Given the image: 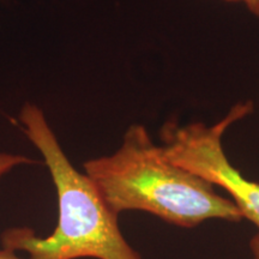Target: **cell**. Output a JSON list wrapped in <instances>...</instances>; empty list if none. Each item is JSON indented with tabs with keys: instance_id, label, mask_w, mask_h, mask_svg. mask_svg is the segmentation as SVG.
I'll return each mask as SVG.
<instances>
[{
	"instance_id": "6da1fadb",
	"label": "cell",
	"mask_w": 259,
	"mask_h": 259,
	"mask_svg": "<svg viewBox=\"0 0 259 259\" xmlns=\"http://www.w3.org/2000/svg\"><path fill=\"white\" fill-rule=\"evenodd\" d=\"M83 167L118 215L141 210L185 228L211 219H244L232 199L216 192L215 185L173 163L144 125L130 126L114 154L87 161Z\"/></svg>"
},
{
	"instance_id": "7a4b0ae2",
	"label": "cell",
	"mask_w": 259,
	"mask_h": 259,
	"mask_svg": "<svg viewBox=\"0 0 259 259\" xmlns=\"http://www.w3.org/2000/svg\"><path fill=\"white\" fill-rule=\"evenodd\" d=\"M19 121L50 170L59 218L53 233L44 238L25 227L6 229L3 248L25 252L30 259H142L122 236L118 213L107 205L92 179L72 166L40 107L25 103Z\"/></svg>"
},
{
	"instance_id": "3957f363",
	"label": "cell",
	"mask_w": 259,
	"mask_h": 259,
	"mask_svg": "<svg viewBox=\"0 0 259 259\" xmlns=\"http://www.w3.org/2000/svg\"><path fill=\"white\" fill-rule=\"evenodd\" d=\"M252 111L251 101L239 102L222 120L211 126L200 121L184 126L167 121L160 135L163 141L162 149L173 163L225 189L244 219H248L259 228V184L246 179L232 166L222 144L227 128ZM251 247L254 259H259V235L252 240Z\"/></svg>"
},
{
	"instance_id": "277c9868",
	"label": "cell",
	"mask_w": 259,
	"mask_h": 259,
	"mask_svg": "<svg viewBox=\"0 0 259 259\" xmlns=\"http://www.w3.org/2000/svg\"><path fill=\"white\" fill-rule=\"evenodd\" d=\"M32 160L25 157L23 155H15L9 153H0V178L4 177L6 173L12 170L14 168L23 164L32 163Z\"/></svg>"
},
{
	"instance_id": "5b68a950",
	"label": "cell",
	"mask_w": 259,
	"mask_h": 259,
	"mask_svg": "<svg viewBox=\"0 0 259 259\" xmlns=\"http://www.w3.org/2000/svg\"><path fill=\"white\" fill-rule=\"evenodd\" d=\"M245 5L252 14L259 17V0H245Z\"/></svg>"
},
{
	"instance_id": "8992f818",
	"label": "cell",
	"mask_w": 259,
	"mask_h": 259,
	"mask_svg": "<svg viewBox=\"0 0 259 259\" xmlns=\"http://www.w3.org/2000/svg\"><path fill=\"white\" fill-rule=\"evenodd\" d=\"M0 259H22V258L17 257L14 251L3 248V250H0Z\"/></svg>"
},
{
	"instance_id": "52a82bcc",
	"label": "cell",
	"mask_w": 259,
	"mask_h": 259,
	"mask_svg": "<svg viewBox=\"0 0 259 259\" xmlns=\"http://www.w3.org/2000/svg\"><path fill=\"white\" fill-rule=\"evenodd\" d=\"M225 2H232V3H238V2H242V3H245V0H225Z\"/></svg>"
}]
</instances>
